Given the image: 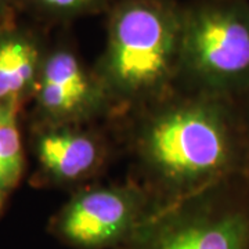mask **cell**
<instances>
[{"label":"cell","mask_w":249,"mask_h":249,"mask_svg":"<svg viewBox=\"0 0 249 249\" xmlns=\"http://www.w3.org/2000/svg\"><path fill=\"white\" fill-rule=\"evenodd\" d=\"M181 16L160 0H132L112 17L104 80L121 96L152 93L180 64Z\"/></svg>","instance_id":"6da1fadb"},{"label":"cell","mask_w":249,"mask_h":249,"mask_svg":"<svg viewBox=\"0 0 249 249\" xmlns=\"http://www.w3.org/2000/svg\"><path fill=\"white\" fill-rule=\"evenodd\" d=\"M142 151L163 178L199 183L222 176L231 166L235 140L224 107L201 101L157 116L145 129Z\"/></svg>","instance_id":"7a4b0ae2"},{"label":"cell","mask_w":249,"mask_h":249,"mask_svg":"<svg viewBox=\"0 0 249 249\" xmlns=\"http://www.w3.org/2000/svg\"><path fill=\"white\" fill-rule=\"evenodd\" d=\"M180 64L214 91L249 88V4L208 0L181 16Z\"/></svg>","instance_id":"3957f363"},{"label":"cell","mask_w":249,"mask_h":249,"mask_svg":"<svg viewBox=\"0 0 249 249\" xmlns=\"http://www.w3.org/2000/svg\"><path fill=\"white\" fill-rule=\"evenodd\" d=\"M144 222L139 194L97 188L73 196L55 214L50 231L73 249H108L124 245Z\"/></svg>","instance_id":"277c9868"},{"label":"cell","mask_w":249,"mask_h":249,"mask_svg":"<svg viewBox=\"0 0 249 249\" xmlns=\"http://www.w3.org/2000/svg\"><path fill=\"white\" fill-rule=\"evenodd\" d=\"M124 249H249V217L234 209L183 211L145 220Z\"/></svg>","instance_id":"5b68a950"},{"label":"cell","mask_w":249,"mask_h":249,"mask_svg":"<svg viewBox=\"0 0 249 249\" xmlns=\"http://www.w3.org/2000/svg\"><path fill=\"white\" fill-rule=\"evenodd\" d=\"M34 94L37 109L53 124L89 115L103 97L101 86L67 49L45 54Z\"/></svg>","instance_id":"8992f818"},{"label":"cell","mask_w":249,"mask_h":249,"mask_svg":"<svg viewBox=\"0 0 249 249\" xmlns=\"http://www.w3.org/2000/svg\"><path fill=\"white\" fill-rule=\"evenodd\" d=\"M35 152L43 172L58 181L85 178L100 160L98 144L91 136L62 124H52L39 132Z\"/></svg>","instance_id":"52a82bcc"},{"label":"cell","mask_w":249,"mask_h":249,"mask_svg":"<svg viewBox=\"0 0 249 249\" xmlns=\"http://www.w3.org/2000/svg\"><path fill=\"white\" fill-rule=\"evenodd\" d=\"M43 57L32 34L11 25L0 28V101L19 103L34 91Z\"/></svg>","instance_id":"ba28073f"},{"label":"cell","mask_w":249,"mask_h":249,"mask_svg":"<svg viewBox=\"0 0 249 249\" xmlns=\"http://www.w3.org/2000/svg\"><path fill=\"white\" fill-rule=\"evenodd\" d=\"M24 172V151L17 121L0 126V188L7 191L17 186Z\"/></svg>","instance_id":"9c48e42d"},{"label":"cell","mask_w":249,"mask_h":249,"mask_svg":"<svg viewBox=\"0 0 249 249\" xmlns=\"http://www.w3.org/2000/svg\"><path fill=\"white\" fill-rule=\"evenodd\" d=\"M36 9L47 16L68 17L93 9L101 0H29Z\"/></svg>","instance_id":"30bf717a"},{"label":"cell","mask_w":249,"mask_h":249,"mask_svg":"<svg viewBox=\"0 0 249 249\" xmlns=\"http://www.w3.org/2000/svg\"><path fill=\"white\" fill-rule=\"evenodd\" d=\"M18 103H4L0 101V126L17 121Z\"/></svg>","instance_id":"8fae6325"},{"label":"cell","mask_w":249,"mask_h":249,"mask_svg":"<svg viewBox=\"0 0 249 249\" xmlns=\"http://www.w3.org/2000/svg\"><path fill=\"white\" fill-rule=\"evenodd\" d=\"M14 0H0V27H6L9 24V16L13 9Z\"/></svg>","instance_id":"7c38bea8"},{"label":"cell","mask_w":249,"mask_h":249,"mask_svg":"<svg viewBox=\"0 0 249 249\" xmlns=\"http://www.w3.org/2000/svg\"><path fill=\"white\" fill-rule=\"evenodd\" d=\"M7 191H4V190H1L0 188V214L3 212V209H4V205H6V198H7Z\"/></svg>","instance_id":"4fadbf2b"},{"label":"cell","mask_w":249,"mask_h":249,"mask_svg":"<svg viewBox=\"0 0 249 249\" xmlns=\"http://www.w3.org/2000/svg\"><path fill=\"white\" fill-rule=\"evenodd\" d=\"M6 27H7V25H6ZM0 28H3V27H0Z\"/></svg>","instance_id":"5bb4252c"}]
</instances>
